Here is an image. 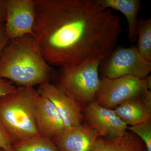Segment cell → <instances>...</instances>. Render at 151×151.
I'll return each mask as SVG.
<instances>
[{"label": "cell", "mask_w": 151, "mask_h": 151, "mask_svg": "<svg viewBox=\"0 0 151 151\" xmlns=\"http://www.w3.org/2000/svg\"><path fill=\"white\" fill-rule=\"evenodd\" d=\"M14 151H60L52 139L39 135L12 144Z\"/></svg>", "instance_id": "2e32d148"}, {"label": "cell", "mask_w": 151, "mask_h": 151, "mask_svg": "<svg viewBox=\"0 0 151 151\" xmlns=\"http://www.w3.org/2000/svg\"><path fill=\"white\" fill-rule=\"evenodd\" d=\"M103 9H112L124 14L128 24V39L131 43L137 40V16L140 8V0H96Z\"/></svg>", "instance_id": "4fadbf2b"}, {"label": "cell", "mask_w": 151, "mask_h": 151, "mask_svg": "<svg viewBox=\"0 0 151 151\" xmlns=\"http://www.w3.org/2000/svg\"><path fill=\"white\" fill-rule=\"evenodd\" d=\"M0 151H4L3 150H1V149H0Z\"/></svg>", "instance_id": "7402d4cb"}, {"label": "cell", "mask_w": 151, "mask_h": 151, "mask_svg": "<svg viewBox=\"0 0 151 151\" xmlns=\"http://www.w3.org/2000/svg\"><path fill=\"white\" fill-rule=\"evenodd\" d=\"M37 92L50 100L62 119L65 129L82 124L83 107L56 85L49 82L41 84Z\"/></svg>", "instance_id": "9c48e42d"}, {"label": "cell", "mask_w": 151, "mask_h": 151, "mask_svg": "<svg viewBox=\"0 0 151 151\" xmlns=\"http://www.w3.org/2000/svg\"><path fill=\"white\" fill-rule=\"evenodd\" d=\"M17 87L11 81L0 78V98L12 93Z\"/></svg>", "instance_id": "d6986e66"}, {"label": "cell", "mask_w": 151, "mask_h": 151, "mask_svg": "<svg viewBox=\"0 0 151 151\" xmlns=\"http://www.w3.org/2000/svg\"><path fill=\"white\" fill-rule=\"evenodd\" d=\"M5 30L10 40L33 35L35 13L34 0H4Z\"/></svg>", "instance_id": "52a82bcc"}, {"label": "cell", "mask_w": 151, "mask_h": 151, "mask_svg": "<svg viewBox=\"0 0 151 151\" xmlns=\"http://www.w3.org/2000/svg\"><path fill=\"white\" fill-rule=\"evenodd\" d=\"M127 130L134 133L142 140L147 151H151V121L128 127Z\"/></svg>", "instance_id": "e0dca14e"}, {"label": "cell", "mask_w": 151, "mask_h": 151, "mask_svg": "<svg viewBox=\"0 0 151 151\" xmlns=\"http://www.w3.org/2000/svg\"><path fill=\"white\" fill-rule=\"evenodd\" d=\"M39 96L33 87L18 86L0 98V123L12 144L40 135L35 121Z\"/></svg>", "instance_id": "3957f363"}, {"label": "cell", "mask_w": 151, "mask_h": 151, "mask_svg": "<svg viewBox=\"0 0 151 151\" xmlns=\"http://www.w3.org/2000/svg\"><path fill=\"white\" fill-rule=\"evenodd\" d=\"M103 58L60 67L53 74L55 85L83 107L94 102L100 86L99 66Z\"/></svg>", "instance_id": "277c9868"}, {"label": "cell", "mask_w": 151, "mask_h": 151, "mask_svg": "<svg viewBox=\"0 0 151 151\" xmlns=\"http://www.w3.org/2000/svg\"><path fill=\"white\" fill-rule=\"evenodd\" d=\"M83 113L85 124L95 131L99 137H118L127 131L128 126L113 109L102 107L95 101L84 106Z\"/></svg>", "instance_id": "ba28073f"}, {"label": "cell", "mask_w": 151, "mask_h": 151, "mask_svg": "<svg viewBox=\"0 0 151 151\" xmlns=\"http://www.w3.org/2000/svg\"><path fill=\"white\" fill-rule=\"evenodd\" d=\"M53 74L32 35L11 40L0 56V78L19 86H39Z\"/></svg>", "instance_id": "7a4b0ae2"}, {"label": "cell", "mask_w": 151, "mask_h": 151, "mask_svg": "<svg viewBox=\"0 0 151 151\" xmlns=\"http://www.w3.org/2000/svg\"><path fill=\"white\" fill-rule=\"evenodd\" d=\"M6 14L4 0H0V26L5 24Z\"/></svg>", "instance_id": "44dd1931"}, {"label": "cell", "mask_w": 151, "mask_h": 151, "mask_svg": "<svg viewBox=\"0 0 151 151\" xmlns=\"http://www.w3.org/2000/svg\"><path fill=\"white\" fill-rule=\"evenodd\" d=\"M99 137L93 129L81 124L65 129L52 139L60 151H91Z\"/></svg>", "instance_id": "30bf717a"}, {"label": "cell", "mask_w": 151, "mask_h": 151, "mask_svg": "<svg viewBox=\"0 0 151 151\" xmlns=\"http://www.w3.org/2000/svg\"><path fill=\"white\" fill-rule=\"evenodd\" d=\"M0 149L4 151H14L10 139L0 123Z\"/></svg>", "instance_id": "ac0fdd59"}, {"label": "cell", "mask_w": 151, "mask_h": 151, "mask_svg": "<svg viewBox=\"0 0 151 151\" xmlns=\"http://www.w3.org/2000/svg\"><path fill=\"white\" fill-rule=\"evenodd\" d=\"M10 41L6 33L5 24H4L0 26V56Z\"/></svg>", "instance_id": "ffe728a7"}, {"label": "cell", "mask_w": 151, "mask_h": 151, "mask_svg": "<svg viewBox=\"0 0 151 151\" xmlns=\"http://www.w3.org/2000/svg\"><path fill=\"white\" fill-rule=\"evenodd\" d=\"M127 126L151 121V91L147 89L137 97L122 103L113 109Z\"/></svg>", "instance_id": "7c38bea8"}, {"label": "cell", "mask_w": 151, "mask_h": 151, "mask_svg": "<svg viewBox=\"0 0 151 151\" xmlns=\"http://www.w3.org/2000/svg\"><path fill=\"white\" fill-rule=\"evenodd\" d=\"M35 121L40 134L51 139L59 135L65 129L54 105L40 94L36 107Z\"/></svg>", "instance_id": "8fae6325"}, {"label": "cell", "mask_w": 151, "mask_h": 151, "mask_svg": "<svg viewBox=\"0 0 151 151\" xmlns=\"http://www.w3.org/2000/svg\"><path fill=\"white\" fill-rule=\"evenodd\" d=\"M33 36L45 59L60 68L103 58L116 46L121 18L96 0H34Z\"/></svg>", "instance_id": "6da1fadb"}, {"label": "cell", "mask_w": 151, "mask_h": 151, "mask_svg": "<svg viewBox=\"0 0 151 151\" xmlns=\"http://www.w3.org/2000/svg\"><path fill=\"white\" fill-rule=\"evenodd\" d=\"M151 76L142 79L132 76L100 78L95 102L102 107L113 109L122 103L151 90Z\"/></svg>", "instance_id": "8992f818"}, {"label": "cell", "mask_w": 151, "mask_h": 151, "mask_svg": "<svg viewBox=\"0 0 151 151\" xmlns=\"http://www.w3.org/2000/svg\"><path fill=\"white\" fill-rule=\"evenodd\" d=\"M151 71V62L142 56L134 45L116 46L101 59L99 66L101 78L132 76L144 79Z\"/></svg>", "instance_id": "5b68a950"}, {"label": "cell", "mask_w": 151, "mask_h": 151, "mask_svg": "<svg viewBox=\"0 0 151 151\" xmlns=\"http://www.w3.org/2000/svg\"><path fill=\"white\" fill-rule=\"evenodd\" d=\"M136 31L138 51L145 59L151 62V19L138 18Z\"/></svg>", "instance_id": "9a60e30c"}, {"label": "cell", "mask_w": 151, "mask_h": 151, "mask_svg": "<svg viewBox=\"0 0 151 151\" xmlns=\"http://www.w3.org/2000/svg\"><path fill=\"white\" fill-rule=\"evenodd\" d=\"M91 151H147L138 136L127 131L121 137L114 138L99 137Z\"/></svg>", "instance_id": "5bb4252c"}]
</instances>
